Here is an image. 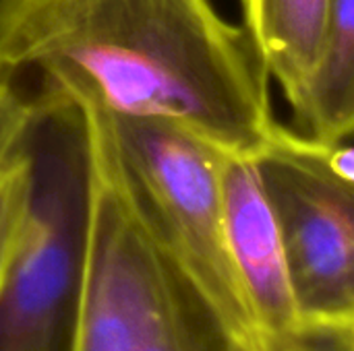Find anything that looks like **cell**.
<instances>
[{
	"label": "cell",
	"instance_id": "277c9868",
	"mask_svg": "<svg viewBox=\"0 0 354 351\" xmlns=\"http://www.w3.org/2000/svg\"><path fill=\"white\" fill-rule=\"evenodd\" d=\"M87 223V149L77 106L46 110L31 137V194L0 283V351H64Z\"/></svg>",
	"mask_w": 354,
	"mask_h": 351
},
{
	"label": "cell",
	"instance_id": "5b68a950",
	"mask_svg": "<svg viewBox=\"0 0 354 351\" xmlns=\"http://www.w3.org/2000/svg\"><path fill=\"white\" fill-rule=\"evenodd\" d=\"M255 159L301 319L354 321L353 143L319 145L284 126Z\"/></svg>",
	"mask_w": 354,
	"mask_h": 351
},
{
	"label": "cell",
	"instance_id": "3957f363",
	"mask_svg": "<svg viewBox=\"0 0 354 351\" xmlns=\"http://www.w3.org/2000/svg\"><path fill=\"white\" fill-rule=\"evenodd\" d=\"M112 122L127 178L166 259L232 341L263 351L224 230V153L166 122Z\"/></svg>",
	"mask_w": 354,
	"mask_h": 351
},
{
	"label": "cell",
	"instance_id": "7a4b0ae2",
	"mask_svg": "<svg viewBox=\"0 0 354 351\" xmlns=\"http://www.w3.org/2000/svg\"><path fill=\"white\" fill-rule=\"evenodd\" d=\"M75 106L85 128L87 223L64 351H139L183 279L141 213L112 116Z\"/></svg>",
	"mask_w": 354,
	"mask_h": 351
},
{
	"label": "cell",
	"instance_id": "8fae6325",
	"mask_svg": "<svg viewBox=\"0 0 354 351\" xmlns=\"http://www.w3.org/2000/svg\"><path fill=\"white\" fill-rule=\"evenodd\" d=\"M41 114L25 95L0 85V172L29 147Z\"/></svg>",
	"mask_w": 354,
	"mask_h": 351
},
{
	"label": "cell",
	"instance_id": "30bf717a",
	"mask_svg": "<svg viewBox=\"0 0 354 351\" xmlns=\"http://www.w3.org/2000/svg\"><path fill=\"white\" fill-rule=\"evenodd\" d=\"M31 194V141L29 147L0 172V283L17 248Z\"/></svg>",
	"mask_w": 354,
	"mask_h": 351
},
{
	"label": "cell",
	"instance_id": "9c48e42d",
	"mask_svg": "<svg viewBox=\"0 0 354 351\" xmlns=\"http://www.w3.org/2000/svg\"><path fill=\"white\" fill-rule=\"evenodd\" d=\"M139 351H249L228 337L203 302L183 283Z\"/></svg>",
	"mask_w": 354,
	"mask_h": 351
},
{
	"label": "cell",
	"instance_id": "7c38bea8",
	"mask_svg": "<svg viewBox=\"0 0 354 351\" xmlns=\"http://www.w3.org/2000/svg\"><path fill=\"white\" fill-rule=\"evenodd\" d=\"M270 351H354V321L301 319Z\"/></svg>",
	"mask_w": 354,
	"mask_h": 351
},
{
	"label": "cell",
	"instance_id": "52a82bcc",
	"mask_svg": "<svg viewBox=\"0 0 354 351\" xmlns=\"http://www.w3.org/2000/svg\"><path fill=\"white\" fill-rule=\"evenodd\" d=\"M330 0H243V27L295 110L315 72Z\"/></svg>",
	"mask_w": 354,
	"mask_h": 351
},
{
	"label": "cell",
	"instance_id": "8992f818",
	"mask_svg": "<svg viewBox=\"0 0 354 351\" xmlns=\"http://www.w3.org/2000/svg\"><path fill=\"white\" fill-rule=\"evenodd\" d=\"M222 213L228 248L251 308L263 351H270L299 323L284 246L268 201L257 159L222 155Z\"/></svg>",
	"mask_w": 354,
	"mask_h": 351
},
{
	"label": "cell",
	"instance_id": "ba28073f",
	"mask_svg": "<svg viewBox=\"0 0 354 351\" xmlns=\"http://www.w3.org/2000/svg\"><path fill=\"white\" fill-rule=\"evenodd\" d=\"M288 128L319 145L353 139L354 0H330L319 60Z\"/></svg>",
	"mask_w": 354,
	"mask_h": 351
},
{
	"label": "cell",
	"instance_id": "6da1fadb",
	"mask_svg": "<svg viewBox=\"0 0 354 351\" xmlns=\"http://www.w3.org/2000/svg\"><path fill=\"white\" fill-rule=\"evenodd\" d=\"M0 85L39 110L91 103L257 157L282 132L272 79L214 0H0Z\"/></svg>",
	"mask_w": 354,
	"mask_h": 351
}]
</instances>
